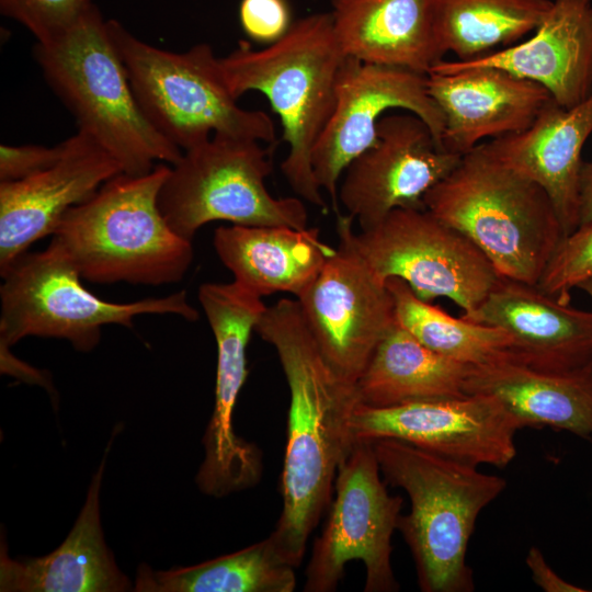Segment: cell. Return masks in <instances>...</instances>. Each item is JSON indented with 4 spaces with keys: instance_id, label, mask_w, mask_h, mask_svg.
<instances>
[{
    "instance_id": "28",
    "label": "cell",
    "mask_w": 592,
    "mask_h": 592,
    "mask_svg": "<svg viewBox=\"0 0 592 592\" xmlns=\"http://www.w3.org/2000/svg\"><path fill=\"white\" fill-rule=\"evenodd\" d=\"M553 0H435L444 54L468 61L511 46L535 29Z\"/></svg>"
},
{
    "instance_id": "14",
    "label": "cell",
    "mask_w": 592,
    "mask_h": 592,
    "mask_svg": "<svg viewBox=\"0 0 592 592\" xmlns=\"http://www.w3.org/2000/svg\"><path fill=\"white\" fill-rule=\"evenodd\" d=\"M350 428L355 442L395 439L473 466L505 467L525 424L494 397L473 394L388 408L358 402Z\"/></svg>"
},
{
    "instance_id": "30",
    "label": "cell",
    "mask_w": 592,
    "mask_h": 592,
    "mask_svg": "<svg viewBox=\"0 0 592 592\" xmlns=\"http://www.w3.org/2000/svg\"><path fill=\"white\" fill-rule=\"evenodd\" d=\"M592 276V221L580 225L562 238L537 286L562 303L570 292Z\"/></svg>"
},
{
    "instance_id": "4",
    "label": "cell",
    "mask_w": 592,
    "mask_h": 592,
    "mask_svg": "<svg viewBox=\"0 0 592 592\" xmlns=\"http://www.w3.org/2000/svg\"><path fill=\"white\" fill-rule=\"evenodd\" d=\"M372 443L385 480L405 490L410 500V511L400 514L397 530L412 554L420 589L473 591V570L466 563L469 538L479 513L506 481L405 441Z\"/></svg>"
},
{
    "instance_id": "2",
    "label": "cell",
    "mask_w": 592,
    "mask_h": 592,
    "mask_svg": "<svg viewBox=\"0 0 592 592\" xmlns=\"http://www.w3.org/2000/svg\"><path fill=\"white\" fill-rule=\"evenodd\" d=\"M345 55L333 31L330 12H317L293 22L288 32L264 48L246 41L219 66L236 99L250 91L266 96L278 115L288 144L281 170L293 191L308 203L326 208L312 167V149L337 103V81Z\"/></svg>"
},
{
    "instance_id": "10",
    "label": "cell",
    "mask_w": 592,
    "mask_h": 592,
    "mask_svg": "<svg viewBox=\"0 0 592 592\" xmlns=\"http://www.w3.org/2000/svg\"><path fill=\"white\" fill-rule=\"evenodd\" d=\"M353 247L383 281L398 277L425 301L445 297L474 311L500 275L475 243L426 208H396L360 232Z\"/></svg>"
},
{
    "instance_id": "31",
    "label": "cell",
    "mask_w": 592,
    "mask_h": 592,
    "mask_svg": "<svg viewBox=\"0 0 592 592\" xmlns=\"http://www.w3.org/2000/svg\"><path fill=\"white\" fill-rule=\"evenodd\" d=\"M95 5L91 0H0V11L29 30L36 43L71 30Z\"/></svg>"
},
{
    "instance_id": "32",
    "label": "cell",
    "mask_w": 592,
    "mask_h": 592,
    "mask_svg": "<svg viewBox=\"0 0 592 592\" xmlns=\"http://www.w3.org/2000/svg\"><path fill=\"white\" fill-rule=\"evenodd\" d=\"M239 20L249 38L267 45L282 38L293 24L287 0H241Z\"/></svg>"
},
{
    "instance_id": "27",
    "label": "cell",
    "mask_w": 592,
    "mask_h": 592,
    "mask_svg": "<svg viewBox=\"0 0 592 592\" xmlns=\"http://www.w3.org/2000/svg\"><path fill=\"white\" fill-rule=\"evenodd\" d=\"M296 567L266 538L239 551L190 567L152 570L139 566L137 592H293Z\"/></svg>"
},
{
    "instance_id": "33",
    "label": "cell",
    "mask_w": 592,
    "mask_h": 592,
    "mask_svg": "<svg viewBox=\"0 0 592 592\" xmlns=\"http://www.w3.org/2000/svg\"><path fill=\"white\" fill-rule=\"evenodd\" d=\"M62 153V143L42 145L0 146V182H12L33 175L54 164Z\"/></svg>"
},
{
    "instance_id": "1",
    "label": "cell",
    "mask_w": 592,
    "mask_h": 592,
    "mask_svg": "<svg viewBox=\"0 0 592 592\" xmlns=\"http://www.w3.org/2000/svg\"><path fill=\"white\" fill-rule=\"evenodd\" d=\"M254 331L275 349L289 389L282 512L269 536L297 568L332 501L338 469L356 443L350 421L360 401L355 385L320 352L297 299L266 307Z\"/></svg>"
},
{
    "instance_id": "6",
    "label": "cell",
    "mask_w": 592,
    "mask_h": 592,
    "mask_svg": "<svg viewBox=\"0 0 592 592\" xmlns=\"http://www.w3.org/2000/svg\"><path fill=\"white\" fill-rule=\"evenodd\" d=\"M33 54L78 130L102 146L123 173L144 175L156 162L174 164L181 158L183 151L143 113L107 21L95 7L64 35L36 43Z\"/></svg>"
},
{
    "instance_id": "18",
    "label": "cell",
    "mask_w": 592,
    "mask_h": 592,
    "mask_svg": "<svg viewBox=\"0 0 592 592\" xmlns=\"http://www.w3.org/2000/svg\"><path fill=\"white\" fill-rule=\"evenodd\" d=\"M119 173L118 162L78 130L62 141V153L50 167L22 180L0 182V274L32 243L53 235L68 209Z\"/></svg>"
},
{
    "instance_id": "36",
    "label": "cell",
    "mask_w": 592,
    "mask_h": 592,
    "mask_svg": "<svg viewBox=\"0 0 592 592\" xmlns=\"http://www.w3.org/2000/svg\"><path fill=\"white\" fill-rule=\"evenodd\" d=\"M578 288L585 292L592 298V276L580 283Z\"/></svg>"
},
{
    "instance_id": "7",
    "label": "cell",
    "mask_w": 592,
    "mask_h": 592,
    "mask_svg": "<svg viewBox=\"0 0 592 592\" xmlns=\"http://www.w3.org/2000/svg\"><path fill=\"white\" fill-rule=\"evenodd\" d=\"M107 27L143 113L179 149L213 135L275 143L271 117L238 105L208 44L173 53L140 41L117 21L109 20Z\"/></svg>"
},
{
    "instance_id": "3",
    "label": "cell",
    "mask_w": 592,
    "mask_h": 592,
    "mask_svg": "<svg viewBox=\"0 0 592 592\" xmlns=\"http://www.w3.org/2000/svg\"><path fill=\"white\" fill-rule=\"evenodd\" d=\"M437 218L488 258L501 277L537 285L565 237L547 192L480 144L424 196Z\"/></svg>"
},
{
    "instance_id": "26",
    "label": "cell",
    "mask_w": 592,
    "mask_h": 592,
    "mask_svg": "<svg viewBox=\"0 0 592 592\" xmlns=\"http://www.w3.org/2000/svg\"><path fill=\"white\" fill-rule=\"evenodd\" d=\"M470 365L426 348L395 319L355 384L360 403L374 408L467 396Z\"/></svg>"
},
{
    "instance_id": "11",
    "label": "cell",
    "mask_w": 592,
    "mask_h": 592,
    "mask_svg": "<svg viewBox=\"0 0 592 592\" xmlns=\"http://www.w3.org/2000/svg\"><path fill=\"white\" fill-rule=\"evenodd\" d=\"M402 503L386 489L373 443L356 442L338 469L328 517L306 567L304 591H334L352 560L365 567L364 591H398L391 537Z\"/></svg>"
},
{
    "instance_id": "19",
    "label": "cell",
    "mask_w": 592,
    "mask_h": 592,
    "mask_svg": "<svg viewBox=\"0 0 592 592\" xmlns=\"http://www.w3.org/2000/svg\"><path fill=\"white\" fill-rule=\"evenodd\" d=\"M462 317L505 331L512 340L508 355L528 367L563 373L592 363V311L537 285L500 276L485 300Z\"/></svg>"
},
{
    "instance_id": "20",
    "label": "cell",
    "mask_w": 592,
    "mask_h": 592,
    "mask_svg": "<svg viewBox=\"0 0 592 592\" xmlns=\"http://www.w3.org/2000/svg\"><path fill=\"white\" fill-rule=\"evenodd\" d=\"M591 134L592 92L570 109L551 99L527 129L485 145L494 157L547 192L566 237L580 225L581 152Z\"/></svg>"
},
{
    "instance_id": "17",
    "label": "cell",
    "mask_w": 592,
    "mask_h": 592,
    "mask_svg": "<svg viewBox=\"0 0 592 592\" xmlns=\"http://www.w3.org/2000/svg\"><path fill=\"white\" fill-rule=\"evenodd\" d=\"M428 89L444 117L442 146L460 156L483 138L527 129L553 99L543 86L505 69L458 60L433 66Z\"/></svg>"
},
{
    "instance_id": "22",
    "label": "cell",
    "mask_w": 592,
    "mask_h": 592,
    "mask_svg": "<svg viewBox=\"0 0 592 592\" xmlns=\"http://www.w3.org/2000/svg\"><path fill=\"white\" fill-rule=\"evenodd\" d=\"M342 52L363 62L429 73L445 55L435 24V0H331Z\"/></svg>"
},
{
    "instance_id": "13",
    "label": "cell",
    "mask_w": 592,
    "mask_h": 592,
    "mask_svg": "<svg viewBox=\"0 0 592 592\" xmlns=\"http://www.w3.org/2000/svg\"><path fill=\"white\" fill-rule=\"evenodd\" d=\"M353 219L351 215L338 216V248L297 300L327 362L355 385L394 325L395 311L386 282L351 242Z\"/></svg>"
},
{
    "instance_id": "21",
    "label": "cell",
    "mask_w": 592,
    "mask_h": 592,
    "mask_svg": "<svg viewBox=\"0 0 592 592\" xmlns=\"http://www.w3.org/2000/svg\"><path fill=\"white\" fill-rule=\"evenodd\" d=\"M463 62L505 69L570 109L592 92V0H553L530 38Z\"/></svg>"
},
{
    "instance_id": "8",
    "label": "cell",
    "mask_w": 592,
    "mask_h": 592,
    "mask_svg": "<svg viewBox=\"0 0 592 592\" xmlns=\"http://www.w3.org/2000/svg\"><path fill=\"white\" fill-rule=\"evenodd\" d=\"M261 145L254 139L213 135L184 150L158 196L160 212L172 230L192 241L200 228L215 220L307 229L301 200L276 198L267 191L271 148Z\"/></svg>"
},
{
    "instance_id": "24",
    "label": "cell",
    "mask_w": 592,
    "mask_h": 592,
    "mask_svg": "<svg viewBox=\"0 0 592 592\" xmlns=\"http://www.w3.org/2000/svg\"><path fill=\"white\" fill-rule=\"evenodd\" d=\"M466 394L494 397L525 426L547 425L592 436V363L570 372H544L504 352L470 366Z\"/></svg>"
},
{
    "instance_id": "23",
    "label": "cell",
    "mask_w": 592,
    "mask_h": 592,
    "mask_svg": "<svg viewBox=\"0 0 592 592\" xmlns=\"http://www.w3.org/2000/svg\"><path fill=\"white\" fill-rule=\"evenodd\" d=\"M106 447L93 475L86 503L67 538L39 558L11 559L1 545L0 590L3 592H122L128 578L105 545L100 522L99 494Z\"/></svg>"
},
{
    "instance_id": "9",
    "label": "cell",
    "mask_w": 592,
    "mask_h": 592,
    "mask_svg": "<svg viewBox=\"0 0 592 592\" xmlns=\"http://www.w3.org/2000/svg\"><path fill=\"white\" fill-rule=\"evenodd\" d=\"M0 344L29 337L68 340L82 352L100 342L106 325L132 327L144 314H173L196 321L185 291L127 304L103 300L88 292L81 275L57 240L39 252H25L1 275Z\"/></svg>"
},
{
    "instance_id": "12",
    "label": "cell",
    "mask_w": 592,
    "mask_h": 592,
    "mask_svg": "<svg viewBox=\"0 0 592 592\" xmlns=\"http://www.w3.org/2000/svg\"><path fill=\"white\" fill-rule=\"evenodd\" d=\"M197 297L215 337L217 371L215 406L203 437L205 456L196 483L202 492L220 498L253 487L262 475L261 451L235 433L234 412L248 375L247 346L266 306L236 281L204 283Z\"/></svg>"
},
{
    "instance_id": "15",
    "label": "cell",
    "mask_w": 592,
    "mask_h": 592,
    "mask_svg": "<svg viewBox=\"0 0 592 592\" xmlns=\"http://www.w3.org/2000/svg\"><path fill=\"white\" fill-rule=\"evenodd\" d=\"M391 109L419 116L442 146L444 117L429 93L426 73L345 56L337 81L334 111L311 152L316 181L334 208L340 177L376 143L378 123Z\"/></svg>"
},
{
    "instance_id": "34",
    "label": "cell",
    "mask_w": 592,
    "mask_h": 592,
    "mask_svg": "<svg viewBox=\"0 0 592 592\" xmlns=\"http://www.w3.org/2000/svg\"><path fill=\"white\" fill-rule=\"evenodd\" d=\"M526 565L532 573L533 581L546 592H583L574 584L561 579L546 562L543 553L532 547L526 557Z\"/></svg>"
},
{
    "instance_id": "25",
    "label": "cell",
    "mask_w": 592,
    "mask_h": 592,
    "mask_svg": "<svg viewBox=\"0 0 592 592\" xmlns=\"http://www.w3.org/2000/svg\"><path fill=\"white\" fill-rule=\"evenodd\" d=\"M213 243L235 281L261 297L277 292L297 297L335 251L317 228L284 226H220Z\"/></svg>"
},
{
    "instance_id": "5",
    "label": "cell",
    "mask_w": 592,
    "mask_h": 592,
    "mask_svg": "<svg viewBox=\"0 0 592 592\" xmlns=\"http://www.w3.org/2000/svg\"><path fill=\"white\" fill-rule=\"evenodd\" d=\"M169 172L159 163L144 175L119 173L66 212L53 238L82 278L145 285L183 278L193 261L192 241L172 230L158 205Z\"/></svg>"
},
{
    "instance_id": "35",
    "label": "cell",
    "mask_w": 592,
    "mask_h": 592,
    "mask_svg": "<svg viewBox=\"0 0 592 592\" xmlns=\"http://www.w3.org/2000/svg\"><path fill=\"white\" fill-rule=\"evenodd\" d=\"M579 210L580 225L592 221V161H582L581 164L579 175Z\"/></svg>"
},
{
    "instance_id": "29",
    "label": "cell",
    "mask_w": 592,
    "mask_h": 592,
    "mask_svg": "<svg viewBox=\"0 0 592 592\" xmlns=\"http://www.w3.org/2000/svg\"><path fill=\"white\" fill-rule=\"evenodd\" d=\"M396 321L432 351L466 365L488 363L509 350L512 340L503 330L455 318L418 297L401 278L386 280Z\"/></svg>"
},
{
    "instance_id": "16",
    "label": "cell",
    "mask_w": 592,
    "mask_h": 592,
    "mask_svg": "<svg viewBox=\"0 0 592 592\" xmlns=\"http://www.w3.org/2000/svg\"><path fill=\"white\" fill-rule=\"evenodd\" d=\"M413 113L384 115L376 143L344 171L338 200L361 228L396 208L424 209L425 194L458 164Z\"/></svg>"
}]
</instances>
